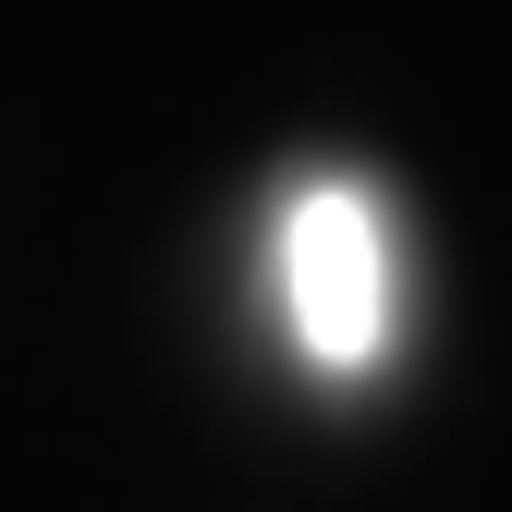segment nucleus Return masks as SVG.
Masks as SVG:
<instances>
[{
    "mask_svg": "<svg viewBox=\"0 0 512 512\" xmlns=\"http://www.w3.org/2000/svg\"><path fill=\"white\" fill-rule=\"evenodd\" d=\"M281 317L330 378H366L391 354V220H378V196L354 171L293 183V208H281Z\"/></svg>",
    "mask_w": 512,
    "mask_h": 512,
    "instance_id": "nucleus-1",
    "label": "nucleus"
}]
</instances>
